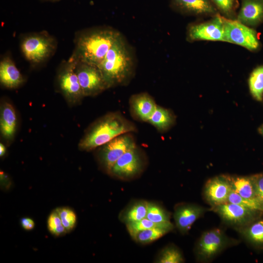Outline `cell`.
I'll return each mask as SVG.
<instances>
[{
	"label": "cell",
	"instance_id": "7a4b0ae2",
	"mask_svg": "<svg viewBox=\"0 0 263 263\" xmlns=\"http://www.w3.org/2000/svg\"><path fill=\"white\" fill-rule=\"evenodd\" d=\"M97 67L108 88L123 84L130 78L133 68V57L122 36Z\"/></svg>",
	"mask_w": 263,
	"mask_h": 263
},
{
	"label": "cell",
	"instance_id": "8fae6325",
	"mask_svg": "<svg viewBox=\"0 0 263 263\" xmlns=\"http://www.w3.org/2000/svg\"><path fill=\"white\" fill-rule=\"evenodd\" d=\"M188 37L190 41H225L223 17L217 14L208 21L190 26Z\"/></svg>",
	"mask_w": 263,
	"mask_h": 263
},
{
	"label": "cell",
	"instance_id": "d6a6232c",
	"mask_svg": "<svg viewBox=\"0 0 263 263\" xmlns=\"http://www.w3.org/2000/svg\"><path fill=\"white\" fill-rule=\"evenodd\" d=\"M250 176L254 184L256 198L263 206V172Z\"/></svg>",
	"mask_w": 263,
	"mask_h": 263
},
{
	"label": "cell",
	"instance_id": "44dd1931",
	"mask_svg": "<svg viewBox=\"0 0 263 263\" xmlns=\"http://www.w3.org/2000/svg\"><path fill=\"white\" fill-rule=\"evenodd\" d=\"M148 202L138 200L128 206L120 214V220L125 224L146 218Z\"/></svg>",
	"mask_w": 263,
	"mask_h": 263
},
{
	"label": "cell",
	"instance_id": "8992f818",
	"mask_svg": "<svg viewBox=\"0 0 263 263\" xmlns=\"http://www.w3.org/2000/svg\"><path fill=\"white\" fill-rule=\"evenodd\" d=\"M210 210L216 213L225 224L236 230L262 217L263 213L262 211L228 202L210 207Z\"/></svg>",
	"mask_w": 263,
	"mask_h": 263
},
{
	"label": "cell",
	"instance_id": "30bf717a",
	"mask_svg": "<svg viewBox=\"0 0 263 263\" xmlns=\"http://www.w3.org/2000/svg\"><path fill=\"white\" fill-rule=\"evenodd\" d=\"M136 147L133 137L129 133L120 135L103 145L101 161L110 172L115 162L127 151Z\"/></svg>",
	"mask_w": 263,
	"mask_h": 263
},
{
	"label": "cell",
	"instance_id": "52a82bcc",
	"mask_svg": "<svg viewBox=\"0 0 263 263\" xmlns=\"http://www.w3.org/2000/svg\"><path fill=\"white\" fill-rule=\"evenodd\" d=\"M225 41L256 50L260 46L256 32L239 20L223 17Z\"/></svg>",
	"mask_w": 263,
	"mask_h": 263
},
{
	"label": "cell",
	"instance_id": "8d00e7d4",
	"mask_svg": "<svg viewBox=\"0 0 263 263\" xmlns=\"http://www.w3.org/2000/svg\"><path fill=\"white\" fill-rule=\"evenodd\" d=\"M48 0V1H50L54 2V1H58V0Z\"/></svg>",
	"mask_w": 263,
	"mask_h": 263
},
{
	"label": "cell",
	"instance_id": "603a6c76",
	"mask_svg": "<svg viewBox=\"0 0 263 263\" xmlns=\"http://www.w3.org/2000/svg\"><path fill=\"white\" fill-rule=\"evenodd\" d=\"M174 227L172 224L167 226L149 228L139 232L132 239L139 244H150L172 230Z\"/></svg>",
	"mask_w": 263,
	"mask_h": 263
},
{
	"label": "cell",
	"instance_id": "d4e9b609",
	"mask_svg": "<svg viewBox=\"0 0 263 263\" xmlns=\"http://www.w3.org/2000/svg\"><path fill=\"white\" fill-rule=\"evenodd\" d=\"M250 94L257 101H263V65L253 70L248 79Z\"/></svg>",
	"mask_w": 263,
	"mask_h": 263
},
{
	"label": "cell",
	"instance_id": "6da1fadb",
	"mask_svg": "<svg viewBox=\"0 0 263 263\" xmlns=\"http://www.w3.org/2000/svg\"><path fill=\"white\" fill-rule=\"evenodd\" d=\"M121 36L114 29L100 28L80 32L75 39V48L70 57L75 61L98 65Z\"/></svg>",
	"mask_w": 263,
	"mask_h": 263
},
{
	"label": "cell",
	"instance_id": "4dcf8cb0",
	"mask_svg": "<svg viewBox=\"0 0 263 263\" xmlns=\"http://www.w3.org/2000/svg\"><path fill=\"white\" fill-rule=\"evenodd\" d=\"M47 225L49 231L54 235L60 236L67 232L56 210L53 211L49 215Z\"/></svg>",
	"mask_w": 263,
	"mask_h": 263
},
{
	"label": "cell",
	"instance_id": "e0dca14e",
	"mask_svg": "<svg viewBox=\"0 0 263 263\" xmlns=\"http://www.w3.org/2000/svg\"><path fill=\"white\" fill-rule=\"evenodd\" d=\"M23 77L9 56H5L0 62V81L4 87L13 89L19 86Z\"/></svg>",
	"mask_w": 263,
	"mask_h": 263
},
{
	"label": "cell",
	"instance_id": "f1b7e54d",
	"mask_svg": "<svg viewBox=\"0 0 263 263\" xmlns=\"http://www.w3.org/2000/svg\"><path fill=\"white\" fill-rule=\"evenodd\" d=\"M228 202L263 212V206L257 199L242 197L233 190L229 195Z\"/></svg>",
	"mask_w": 263,
	"mask_h": 263
},
{
	"label": "cell",
	"instance_id": "484cf974",
	"mask_svg": "<svg viewBox=\"0 0 263 263\" xmlns=\"http://www.w3.org/2000/svg\"><path fill=\"white\" fill-rule=\"evenodd\" d=\"M146 218L159 224L170 222V214L163 207L154 202H148Z\"/></svg>",
	"mask_w": 263,
	"mask_h": 263
},
{
	"label": "cell",
	"instance_id": "4fadbf2b",
	"mask_svg": "<svg viewBox=\"0 0 263 263\" xmlns=\"http://www.w3.org/2000/svg\"><path fill=\"white\" fill-rule=\"evenodd\" d=\"M209 210L195 204H177L173 213L175 226L181 234H187L194 222Z\"/></svg>",
	"mask_w": 263,
	"mask_h": 263
},
{
	"label": "cell",
	"instance_id": "ac0fdd59",
	"mask_svg": "<svg viewBox=\"0 0 263 263\" xmlns=\"http://www.w3.org/2000/svg\"><path fill=\"white\" fill-rule=\"evenodd\" d=\"M181 10L195 15L214 14L216 9L210 0H172Z\"/></svg>",
	"mask_w": 263,
	"mask_h": 263
},
{
	"label": "cell",
	"instance_id": "ba28073f",
	"mask_svg": "<svg viewBox=\"0 0 263 263\" xmlns=\"http://www.w3.org/2000/svg\"><path fill=\"white\" fill-rule=\"evenodd\" d=\"M75 61V71L84 96L95 95L108 88L97 66Z\"/></svg>",
	"mask_w": 263,
	"mask_h": 263
},
{
	"label": "cell",
	"instance_id": "5b68a950",
	"mask_svg": "<svg viewBox=\"0 0 263 263\" xmlns=\"http://www.w3.org/2000/svg\"><path fill=\"white\" fill-rule=\"evenodd\" d=\"M21 50L25 58L32 64H39L48 59L55 52L56 42L45 31L30 34L24 37Z\"/></svg>",
	"mask_w": 263,
	"mask_h": 263
},
{
	"label": "cell",
	"instance_id": "d6986e66",
	"mask_svg": "<svg viewBox=\"0 0 263 263\" xmlns=\"http://www.w3.org/2000/svg\"><path fill=\"white\" fill-rule=\"evenodd\" d=\"M17 115L13 107L4 102L0 109V128L2 135L7 139L11 138L16 132Z\"/></svg>",
	"mask_w": 263,
	"mask_h": 263
},
{
	"label": "cell",
	"instance_id": "3957f363",
	"mask_svg": "<svg viewBox=\"0 0 263 263\" xmlns=\"http://www.w3.org/2000/svg\"><path fill=\"white\" fill-rule=\"evenodd\" d=\"M135 125L120 113H109L97 121L79 143L81 150L89 151L103 146L122 134L135 131Z\"/></svg>",
	"mask_w": 263,
	"mask_h": 263
},
{
	"label": "cell",
	"instance_id": "e575fe53",
	"mask_svg": "<svg viewBox=\"0 0 263 263\" xmlns=\"http://www.w3.org/2000/svg\"><path fill=\"white\" fill-rule=\"evenodd\" d=\"M6 152L5 147L2 144H0V156H2L4 155Z\"/></svg>",
	"mask_w": 263,
	"mask_h": 263
},
{
	"label": "cell",
	"instance_id": "f546056e",
	"mask_svg": "<svg viewBox=\"0 0 263 263\" xmlns=\"http://www.w3.org/2000/svg\"><path fill=\"white\" fill-rule=\"evenodd\" d=\"M56 210L58 213L67 231L72 230L75 226L76 222V216L74 211L68 207L58 208Z\"/></svg>",
	"mask_w": 263,
	"mask_h": 263
},
{
	"label": "cell",
	"instance_id": "1f68e13d",
	"mask_svg": "<svg viewBox=\"0 0 263 263\" xmlns=\"http://www.w3.org/2000/svg\"><path fill=\"white\" fill-rule=\"evenodd\" d=\"M217 8L224 14L229 16L234 14L236 0H211Z\"/></svg>",
	"mask_w": 263,
	"mask_h": 263
},
{
	"label": "cell",
	"instance_id": "7c38bea8",
	"mask_svg": "<svg viewBox=\"0 0 263 263\" xmlns=\"http://www.w3.org/2000/svg\"><path fill=\"white\" fill-rule=\"evenodd\" d=\"M232 190L229 175H221L207 181L203 188V196L212 207L227 203Z\"/></svg>",
	"mask_w": 263,
	"mask_h": 263
},
{
	"label": "cell",
	"instance_id": "2e32d148",
	"mask_svg": "<svg viewBox=\"0 0 263 263\" xmlns=\"http://www.w3.org/2000/svg\"><path fill=\"white\" fill-rule=\"evenodd\" d=\"M130 103L132 112L136 117L143 121H148L157 106L152 97L146 93L132 95Z\"/></svg>",
	"mask_w": 263,
	"mask_h": 263
},
{
	"label": "cell",
	"instance_id": "836d02e7",
	"mask_svg": "<svg viewBox=\"0 0 263 263\" xmlns=\"http://www.w3.org/2000/svg\"><path fill=\"white\" fill-rule=\"evenodd\" d=\"M21 224L23 228L29 230L32 229L35 226L33 220L29 218H24L21 220Z\"/></svg>",
	"mask_w": 263,
	"mask_h": 263
},
{
	"label": "cell",
	"instance_id": "9a60e30c",
	"mask_svg": "<svg viewBox=\"0 0 263 263\" xmlns=\"http://www.w3.org/2000/svg\"><path fill=\"white\" fill-rule=\"evenodd\" d=\"M237 20L246 25L260 23L263 20V0H242Z\"/></svg>",
	"mask_w": 263,
	"mask_h": 263
},
{
	"label": "cell",
	"instance_id": "9c48e42d",
	"mask_svg": "<svg viewBox=\"0 0 263 263\" xmlns=\"http://www.w3.org/2000/svg\"><path fill=\"white\" fill-rule=\"evenodd\" d=\"M75 62L69 58L62 64L59 71V88L69 101L75 102L84 96L75 71Z\"/></svg>",
	"mask_w": 263,
	"mask_h": 263
},
{
	"label": "cell",
	"instance_id": "cb8c5ba5",
	"mask_svg": "<svg viewBox=\"0 0 263 263\" xmlns=\"http://www.w3.org/2000/svg\"><path fill=\"white\" fill-rule=\"evenodd\" d=\"M174 118L168 109L157 105L156 109L148 122L158 131L163 132L169 129L174 123Z\"/></svg>",
	"mask_w": 263,
	"mask_h": 263
},
{
	"label": "cell",
	"instance_id": "7402d4cb",
	"mask_svg": "<svg viewBox=\"0 0 263 263\" xmlns=\"http://www.w3.org/2000/svg\"><path fill=\"white\" fill-rule=\"evenodd\" d=\"M229 178L233 191L242 197L256 199L254 184L250 176L229 175Z\"/></svg>",
	"mask_w": 263,
	"mask_h": 263
},
{
	"label": "cell",
	"instance_id": "ffe728a7",
	"mask_svg": "<svg viewBox=\"0 0 263 263\" xmlns=\"http://www.w3.org/2000/svg\"><path fill=\"white\" fill-rule=\"evenodd\" d=\"M237 231L249 244L255 246H263V218L262 217Z\"/></svg>",
	"mask_w": 263,
	"mask_h": 263
},
{
	"label": "cell",
	"instance_id": "d590c367",
	"mask_svg": "<svg viewBox=\"0 0 263 263\" xmlns=\"http://www.w3.org/2000/svg\"><path fill=\"white\" fill-rule=\"evenodd\" d=\"M258 132H259L263 136V124H262L259 128H258Z\"/></svg>",
	"mask_w": 263,
	"mask_h": 263
},
{
	"label": "cell",
	"instance_id": "277c9868",
	"mask_svg": "<svg viewBox=\"0 0 263 263\" xmlns=\"http://www.w3.org/2000/svg\"><path fill=\"white\" fill-rule=\"evenodd\" d=\"M239 241L228 237L219 228H214L204 232L197 241L194 254L197 261L209 262L223 251L237 245Z\"/></svg>",
	"mask_w": 263,
	"mask_h": 263
},
{
	"label": "cell",
	"instance_id": "5bb4252c",
	"mask_svg": "<svg viewBox=\"0 0 263 263\" xmlns=\"http://www.w3.org/2000/svg\"><path fill=\"white\" fill-rule=\"evenodd\" d=\"M142 159L137 147L124 153L114 164L110 173L121 179L130 178L142 169Z\"/></svg>",
	"mask_w": 263,
	"mask_h": 263
},
{
	"label": "cell",
	"instance_id": "83f0119b",
	"mask_svg": "<svg viewBox=\"0 0 263 263\" xmlns=\"http://www.w3.org/2000/svg\"><path fill=\"white\" fill-rule=\"evenodd\" d=\"M170 222L159 224L155 223L147 218L141 220L126 224L127 231L132 238L137 233L142 230L156 227L165 226L171 225Z\"/></svg>",
	"mask_w": 263,
	"mask_h": 263
},
{
	"label": "cell",
	"instance_id": "4316f807",
	"mask_svg": "<svg viewBox=\"0 0 263 263\" xmlns=\"http://www.w3.org/2000/svg\"><path fill=\"white\" fill-rule=\"evenodd\" d=\"M184 258L181 251L174 245L165 247L159 253L155 263H182Z\"/></svg>",
	"mask_w": 263,
	"mask_h": 263
}]
</instances>
